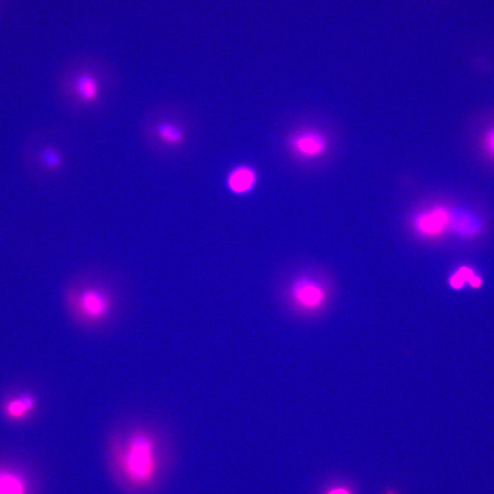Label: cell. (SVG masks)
<instances>
[{"instance_id": "6da1fadb", "label": "cell", "mask_w": 494, "mask_h": 494, "mask_svg": "<svg viewBox=\"0 0 494 494\" xmlns=\"http://www.w3.org/2000/svg\"><path fill=\"white\" fill-rule=\"evenodd\" d=\"M134 291L121 270L91 263L71 272L61 286L60 298L74 325L95 330L113 325L127 314L134 301Z\"/></svg>"}, {"instance_id": "7c38bea8", "label": "cell", "mask_w": 494, "mask_h": 494, "mask_svg": "<svg viewBox=\"0 0 494 494\" xmlns=\"http://www.w3.org/2000/svg\"><path fill=\"white\" fill-rule=\"evenodd\" d=\"M255 182V172L247 165H240L234 168L227 178L228 188L236 193H243L250 191Z\"/></svg>"}, {"instance_id": "4fadbf2b", "label": "cell", "mask_w": 494, "mask_h": 494, "mask_svg": "<svg viewBox=\"0 0 494 494\" xmlns=\"http://www.w3.org/2000/svg\"><path fill=\"white\" fill-rule=\"evenodd\" d=\"M449 224L454 231L464 236L476 233L481 227L477 217L458 209L449 213Z\"/></svg>"}, {"instance_id": "5bb4252c", "label": "cell", "mask_w": 494, "mask_h": 494, "mask_svg": "<svg viewBox=\"0 0 494 494\" xmlns=\"http://www.w3.org/2000/svg\"><path fill=\"white\" fill-rule=\"evenodd\" d=\"M471 271L467 268H460L455 272L449 279V285L454 289H459L462 286L464 281H469L471 285L478 286L480 281L474 276H471Z\"/></svg>"}, {"instance_id": "2e32d148", "label": "cell", "mask_w": 494, "mask_h": 494, "mask_svg": "<svg viewBox=\"0 0 494 494\" xmlns=\"http://www.w3.org/2000/svg\"><path fill=\"white\" fill-rule=\"evenodd\" d=\"M386 494H397L395 491L388 490Z\"/></svg>"}, {"instance_id": "52a82bcc", "label": "cell", "mask_w": 494, "mask_h": 494, "mask_svg": "<svg viewBox=\"0 0 494 494\" xmlns=\"http://www.w3.org/2000/svg\"><path fill=\"white\" fill-rule=\"evenodd\" d=\"M35 395L27 390L7 397L1 403L3 417L12 423H21L32 415L37 408Z\"/></svg>"}, {"instance_id": "5b68a950", "label": "cell", "mask_w": 494, "mask_h": 494, "mask_svg": "<svg viewBox=\"0 0 494 494\" xmlns=\"http://www.w3.org/2000/svg\"><path fill=\"white\" fill-rule=\"evenodd\" d=\"M30 163L40 181L55 183L67 175L73 159V139L62 128H47L32 141Z\"/></svg>"}, {"instance_id": "30bf717a", "label": "cell", "mask_w": 494, "mask_h": 494, "mask_svg": "<svg viewBox=\"0 0 494 494\" xmlns=\"http://www.w3.org/2000/svg\"><path fill=\"white\" fill-rule=\"evenodd\" d=\"M449 215L446 209L435 207L417 214L413 220L416 231L421 235L434 236L439 234L449 224Z\"/></svg>"}, {"instance_id": "3957f363", "label": "cell", "mask_w": 494, "mask_h": 494, "mask_svg": "<svg viewBox=\"0 0 494 494\" xmlns=\"http://www.w3.org/2000/svg\"><path fill=\"white\" fill-rule=\"evenodd\" d=\"M108 455L117 475L128 488L144 491L159 478L161 442L158 432L146 423L116 429L108 440Z\"/></svg>"}, {"instance_id": "7a4b0ae2", "label": "cell", "mask_w": 494, "mask_h": 494, "mask_svg": "<svg viewBox=\"0 0 494 494\" xmlns=\"http://www.w3.org/2000/svg\"><path fill=\"white\" fill-rule=\"evenodd\" d=\"M54 84L64 112L74 120L90 121L108 113L119 95L121 78L115 65L106 58L80 54L62 64Z\"/></svg>"}, {"instance_id": "9c48e42d", "label": "cell", "mask_w": 494, "mask_h": 494, "mask_svg": "<svg viewBox=\"0 0 494 494\" xmlns=\"http://www.w3.org/2000/svg\"><path fill=\"white\" fill-rule=\"evenodd\" d=\"M292 296L296 306L311 311L320 307L325 300V292L316 282L307 277L296 280L292 287Z\"/></svg>"}, {"instance_id": "8fae6325", "label": "cell", "mask_w": 494, "mask_h": 494, "mask_svg": "<svg viewBox=\"0 0 494 494\" xmlns=\"http://www.w3.org/2000/svg\"><path fill=\"white\" fill-rule=\"evenodd\" d=\"M23 474L10 467L0 465V494H30Z\"/></svg>"}, {"instance_id": "8992f818", "label": "cell", "mask_w": 494, "mask_h": 494, "mask_svg": "<svg viewBox=\"0 0 494 494\" xmlns=\"http://www.w3.org/2000/svg\"><path fill=\"white\" fill-rule=\"evenodd\" d=\"M469 139L475 158L494 168V110L481 113L473 119Z\"/></svg>"}, {"instance_id": "277c9868", "label": "cell", "mask_w": 494, "mask_h": 494, "mask_svg": "<svg viewBox=\"0 0 494 494\" xmlns=\"http://www.w3.org/2000/svg\"><path fill=\"white\" fill-rule=\"evenodd\" d=\"M176 108L157 102L145 110L139 119L138 133L144 149L157 161L175 156L187 143L189 128Z\"/></svg>"}, {"instance_id": "9a60e30c", "label": "cell", "mask_w": 494, "mask_h": 494, "mask_svg": "<svg viewBox=\"0 0 494 494\" xmlns=\"http://www.w3.org/2000/svg\"><path fill=\"white\" fill-rule=\"evenodd\" d=\"M325 494H352V493L345 487L338 486L329 489Z\"/></svg>"}, {"instance_id": "ba28073f", "label": "cell", "mask_w": 494, "mask_h": 494, "mask_svg": "<svg viewBox=\"0 0 494 494\" xmlns=\"http://www.w3.org/2000/svg\"><path fill=\"white\" fill-rule=\"evenodd\" d=\"M292 151L303 158H314L322 154L327 148L325 137L318 131L305 129L292 134L288 141Z\"/></svg>"}]
</instances>
